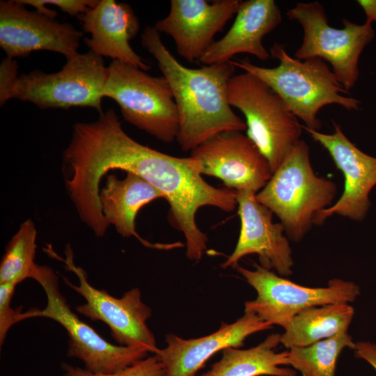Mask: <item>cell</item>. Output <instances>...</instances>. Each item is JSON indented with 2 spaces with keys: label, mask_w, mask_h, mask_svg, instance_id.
<instances>
[{
  "label": "cell",
  "mask_w": 376,
  "mask_h": 376,
  "mask_svg": "<svg viewBox=\"0 0 376 376\" xmlns=\"http://www.w3.org/2000/svg\"><path fill=\"white\" fill-rule=\"evenodd\" d=\"M256 195L249 191H237L240 235L233 252L221 266L235 267L242 258L255 253L260 266L288 276L292 273L294 263L284 228L281 223L273 222V212L258 202Z\"/></svg>",
  "instance_id": "15"
},
{
  "label": "cell",
  "mask_w": 376,
  "mask_h": 376,
  "mask_svg": "<svg viewBox=\"0 0 376 376\" xmlns=\"http://www.w3.org/2000/svg\"><path fill=\"white\" fill-rule=\"evenodd\" d=\"M354 314L347 303L306 308L297 314L284 329L280 343L290 349L306 347L347 331Z\"/></svg>",
  "instance_id": "22"
},
{
  "label": "cell",
  "mask_w": 376,
  "mask_h": 376,
  "mask_svg": "<svg viewBox=\"0 0 376 376\" xmlns=\"http://www.w3.org/2000/svg\"><path fill=\"white\" fill-rule=\"evenodd\" d=\"M66 60L57 72L35 70L18 76L10 87L8 100L30 102L40 109L90 107L102 113L108 76L102 57L89 51Z\"/></svg>",
  "instance_id": "7"
},
{
  "label": "cell",
  "mask_w": 376,
  "mask_h": 376,
  "mask_svg": "<svg viewBox=\"0 0 376 376\" xmlns=\"http://www.w3.org/2000/svg\"><path fill=\"white\" fill-rule=\"evenodd\" d=\"M31 279L45 290L47 305L42 310L34 308L22 312L19 322L47 318L61 324L68 336L67 356L81 360L86 370L95 373H113L148 357L146 348L111 344L81 320L67 304L60 290L58 277L51 267L38 265Z\"/></svg>",
  "instance_id": "6"
},
{
  "label": "cell",
  "mask_w": 376,
  "mask_h": 376,
  "mask_svg": "<svg viewBox=\"0 0 376 376\" xmlns=\"http://www.w3.org/2000/svg\"><path fill=\"white\" fill-rule=\"evenodd\" d=\"M141 40L172 91L179 118L175 140L182 150L191 151L219 133L246 130L228 102V83L236 68L231 61L189 68L169 51L155 27L147 26Z\"/></svg>",
  "instance_id": "2"
},
{
  "label": "cell",
  "mask_w": 376,
  "mask_h": 376,
  "mask_svg": "<svg viewBox=\"0 0 376 376\" xmlns=\"http://www.w3.org/2000/svg\"><path fill=\"white\" fill-rule=\"evenodd\" d=\"M281 334L268 336L256 347L240 350L227 347L222 350L220 360L201 376H296L288 365V351L276 352Z\"/></svg>",
  "instance_id": "21"
},
{
  "label": "cell",
  "mask_w": 376,
  "mask_h": 376,
  "mask_svg": "<svg viewBox=\"0 0 376 376\" xmlns=\"http://www.w3.org/2000/svg\"><path fill=\"white\" fill-rule=\"evenodd\" d=\"M355 357L368 363L376 371V344L369 341L356 343Z\"/></svg>",
  "instance_id": "29"
},
{
  "label": "cell",
  "mask_w": 376,
  "mask_h": 376,
  "mask_svg": "<svg viewBox=\"0 0 376 376\" xmlns=\"http://www.w3.org/2000/svg\"><path fill=\"white\" fill-rule=\"evenodd\" d=\"M336 190L334 182L315 173L309 147L299 140L256 197L276 215L289 239L299 242L333 205Z\"/></svg>",
  "instance_id": "4"
},
{
  "label": "cell",
  "mask_w": 376,
  "mask_h": 376,
  "mask_svg": "<svg viewBox=\"0 0 376 376\" xmlns=\"http://www.w3.org/2000/svg\"><path fill=\"white\" fill-rule=\"evenodd\" d=\"M61 368L64 376H165L164 365L159 357L155 354L113 373H95L66 363H63Z\"/></svg>",
  "instance_id": "25"
},
{
  "label": "cell",
  "mask_w": 376,
  "mask_h": 376,
  "mask_svg": "<svg viewBox=\"0 0 376 376\" xmlns=\"http://www.w3.org/2000/svg\"><path fill=\"white\" fill-rule=\"evenodd\" d=\"M241 1L171 0L169 13L154 27L173 39L178 54L187 61H198L214 36L236 15Z\"/></svg>",
  "instance_id": "16"
},
{
  "label": "cell",
  "mask_w": 376,
  "mask_h": 376,
  "mask_svg": "<svg viewBox=\"0 0 376 376\" xmlns=\"http://www.w3.org/2000/svg\"><path fill=\"white\" fill-rule=\"evenodd\" d=\"M104 97L115 100L129 123L164 143L176 139L179 118L166 79L118 61L108 67Z\"/></svg>",
  "instance_id": "8"
},
{
  "label": "cell",
  "mask_w": 376,
  "mask_h": 376,
  "mask_svg": "<svg viewBox=\"0 0 376 376\" xmlns=\"http://www.w3.org/2000/svg\"><path fill=\"white\" fill-rule=\"evenodd\" d=\"M17 1L24 6H31L38 13L54 18L57 16L56 11L46 8V5L56 6L63 12L78 17L94 8L99 2L97 0H17Z\"/></svg>",
  "instance_id": "26"
},
{
  "label": "cell",
  "mask_w": 376,
  "mask_h": 376,
  "mask_svg": "<svg viewBox=\"0 0 376 376\" xmlns=\"http://www.w3.org/2000/svg\"><path fill=\"white\" fill-rule=\"evenodd\" d=\"M357 2L364 11L366 21L376 22V0H358Z\"/></svg>",
  "instance_id": "30"
},
{
  "label": "cell",
  "mask_w": 376,
  "mask_h": 376,
  "mask_svg": "<svg viewBox=\"0 0 376 376\" xmlns=\"http://www.w3.org/2000/svg\"><path fill=\"white\" fill-rule=\"evenodd\" d=\"M157 198L165 199V196L132 172H126L123 180L107 175L106 185L100 191L102 212L109 225H113L123 237L134 236L144 246L155 249L157 243H150L136 233L135 218L142 207Z\"/></svg>",
  "instance_id": "20"
},
{
  "label": "cell",
  "mask_w": 376,
  "mask_h": 376,
  "mask_svg": "<svg viewBox=\"0 0 376 376\" xmlns=\"http://www.w3.org/2000/svg\"><path fill=\"white\" fill-rule=\"evenodd\" d=\"M37 231L31 219L24 221L8 242L0 264V284L17 285L32 278L38 264L34 261Z\"/></svg>",
  "instance_id": "24"
},
{
  "label": "cell",
  "mask_w": 376,
  "mask_h": 376,
  "mask_svg": "<svg viewBox=\"0 0 376 376\" xmlns=\"http://www.w3.org/2000/svg\"><path fill=\"white\" fill-rule=\"evenodd\" d=\"M82 31L38 11L27 10L17 0L0 1V46L7 57H26L48 50L66 58L78 54Z\"/></svg>",
  "instance_id": "13"
},
{
  "label": "cell",
  "mask_w": 376,
  "mask_h": 376,
  "mask_svg": "<svg viewBox=\"0 0 376 376\" xmlns=\"http://www.w3.org/2000/svg\"><path fill=\"white\" fill-rule=\"evenodd\" d=\"M334 132L325 134L303 126L313 140L327 150L345 178L344 191L331 206L322 210L316 220L322 224L338 214L354 221L366 217L370 203L369 194L376 185V158L360 150L333 122Z\"/></svg>",
  "instance_id": "14"
},
{
  "label": "cell",
  "mask_w": 376,
  "mask_h": 376,
  "mask_svg": "<svg viewBox=\"0 0 376 376\" xmlns=\"http://www.w3.org/2000/svg\"><path fill=\"white\" fill-rule=\"evenodd\" d=\"M63 165L70 198L80 218L87 221L102 217L100 183L109 171L120 169L144 179L165 196L169 221L183 233L191 260L201 259L208 240L196 223L198 210L207 205L231 212L237 207L236 191L208 184L200 173L199 162L191 157H173L134 141L112 108L94 122L73 126Z\"/></svg>",
  "instance_id": "1"
},
{
  "label": "cell",
  "mask_w": 376,
  "mask_h": 376,
  "mask_svg": "<svg viewBox=\"0 0 376 376\" xmlns=\"http://www.w3.org/2000/svg\"><path fill=\"white\" fill-rule=\"evenodd\" d=\"M47 252L63 261L68 269L77 276L79 285L73 284L64 276L63 280L86 300L85 304L77 306L79 313L93 321L104 322L120 345L145 347L152 354L158 352L155 336L146 324L152 311L141 301L139 288L128 290L121 298L114 297L106 290L97 289L88 283L86 272L74 264L70 245L66 247L65 259L50 248H47Z\"/></svg>",
  "instance_id": "11"
},
{
  "label": "cell",
  "mask_w": 376,
  "mask_h": 376,
  "mask_svg": "<svg viewBox=\"0 0 376 376\" xmlns=\"http://www.w3.org/2000/svg\"><path fill=\"white\" fill-rule=\"evenodd\" d=\"M200 173L220 179L226 188L257 194L272 177L269 162L242 132L219 133L191 151Z\"/></svg>",
  "instance_id": "12"
},
{
  "label": "cell",
  "mask_w": 376,
  "mask_h": 376,
  "mask_svg": "<svg viewBox=\"0 0 376 376\" xmlns=\"http://www.w3.org/2000/svg\"><path fill=\"white\" fill-rule=\"evenodd\" d=\"M253 270L240 265L235 268L257 292V297L245 302L244 311L258 315L263 321L285 329L302 311L327 304L354 301L360 294L359 287L351 281L331 279L327 287L309 288L298 285L262 266L254 264Z\"/></svg>",
  "instance_id": "10"
},
{
  "label": "cell",
  "mask_w": 376,
  "mask_h": 376,
  "mask_svg": "<svg viewBox=\"0 0 376 376\" xmlns=\"http://www.w3.org/2000/svg\"><path fill=\"white\" fill-rule=\"evenodd\" d=\"M281 19V10L274 0L242 1L230 29L210 45L198 62L204 65L226 63L242 53L268 60L270 54L263 45V39Z\"/></svg>",
  "instance_id": "19"
},
{
  "label": "cell",
  "mask_w": 376,
  "mask_h": 376,
  "mask_svg": "<svg viewBox=\"0 0 376 376\" xmlns=\"http://www.w3.org/2000/svg\"><path fill=\"white\" fill-rule=\"evenodd\" d=\"M270 53L279 61L275 68L258 66L246 58L231 62L272 88L305 127L320 130L321 121L318 114L327 105L359 109L361 102L347 95L349 91L340 84L324 61L318 58L303 61L293 58L283 45L276 42L271 47Z\"/></svg>",
  "instance_id": "3"
},
{
  "label": "cell",
  "mask_w": 376,
  "mask_h": 376,
  "mask_svg": "<svg viewBox=\"0 0 376 376\" xmlns=\"http://www.w3.org/2000/svg\"><path fill=\"white\" fill-rule=\"evenodd\" d=\"M77 18L84 31L91 35V38L84 39L91 52L143 71L150 69V65L130 45V41L138 33L140 25L129 4L101 0Z\"/></svg>",
  "instance_id": "18"
},
{
  "label": "cell",
  "mask_w": 376,
  "mask_h": 376,
  "mask_svg": "<svg viewBox=\"0 0 376 376\" xmlns=\"http://www.w3.org/2000/svg\"><path fill=\"white\" fill-rule=\"evenodd\" d=\"M272 327L253 312L244 311L235 322H222L217 331L205 336L184 339L167 334L166 347L155 354L164 365L165 376H195L216 352L227 347H240L249 336Z\"/></svg>",
  "instance_id": "17"
},
{
  "label": "cell",
  "mask_w": 376,
  "mask_h": 376,
  "mask_svg": "<svg viewBox=\"0 0 376 376\" xmlns=\"http://www.w3.org/2000/svg\"><path fill=\"white\" fill-rule=\"evenodd\" d=\"M231 107L244 116L246 136L269 162L272 173L302 133L298 118L281 97L254 75H233L228 86Z\"/></svg>",
  "instance_id": "5"
},
{
  "label": "cell",
  "mask_w": 376,
  "mask_h": 376,
  "mask_svg": "<svg viewBox=\"0 0 376 376\" xmlns=\"http://www.w3.org/2000/svg\"><path fill=\"white\" fill-rule=\"evenodd\" d=\"M345 347L353 350L356 347L347 331L308 346L290 348L288 365L301 372L302 376H335L338 358Z\"/></svg>",
  "instance_id": "23"
},
{
  "label": "cell",
  "mask_w": 376,
  "mask_h": 376,
  "mask_svg": "<svg viewBox=\"0 0 376 376\" xmlns=\"http://www.w3.org/2000/svg\"><path fill=\"white\" fill-rule=\"evenodd\" d=\"M17 63L14 58L6 57L0 64V104L8 101V93L10 86L17 77Z\"/></svg>",
  "instance_id": "28"
},
{
  "label": "cell",
  "mask_w": 376,
  "mask_h": 376,
  "mask_svg": "<svg viewBox=\"0 0 376 376\" xmlns=\"http://www.w3.org/2000/svg\"><path fill=\"white\" fill-rule=\"evenodd\" d=\"M15 285L0 284V345H3L6 335L13 325L19 322L22 306L14 309L10 303L14 295Z\"/></svg>",
  "instance_id": "27"
},
{
  "label": "cell",
  "mask_w": 376,
  "mask_h": 376,
  "mask_svg": "<svg viewBox=\"0 0 376 376\" xmlns=\"http://www.w3.org/2000/svg\"><path fill=\"white\" fill-rule=\"evenodd\" d=\"M286 15L298 22L304 31L295 58L301 61L318 58L329 62L343 88L347 91L353 88L359 76L360 55L375 36L372 23L359 24L343 19L342 29L332 27L318 1L298 3Z\"/></svg>",
  "instance_id": "9"
}]
</instances>
